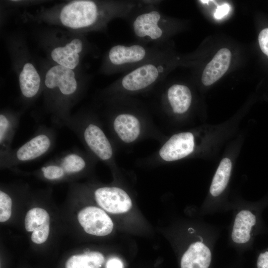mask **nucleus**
Returning a JSON list of instances; mask_svg holds the SVG:
<instances>
[{"label": "nucleus", "instance_id": "obj_15", "mask_svg": "<svg viewBox=\"0 0 268 268\" xmlns=\"http://www.w3.org/2000/svg\"><path fill=\"white\" fill-rule=\"evenodd\" d=\"M82 49V41L75 38L65 46L54 49L51 52V57L58 65L73 69L79 63V54Z\"/></svg>", "mask_w": 268, "mask_h": 268}, {"label": "nucleus", "instance_id": "obj_18", "mask_svg": "<svg viewBox=\"0 0 268 268\" xmlns=\"http://www.w3.org/2000/svg\"><path fill=\"white\" fill-rule=\"evenodd\" d=\"M104 261L103 254L92 251L71 256L66 263V268H100Z\"/></svg>", "mask_w": 268, "mask_h": 268}, {"label": "nucleus", "instance_id": "obj_11", "mask_svg": "<svg viewBox=\"0 0 268 268\" xmlns=\"http://www.w3.org/2000/svg\"><path fill=\"white\" fill-rule=\"evenodd\" d=\"M113 126L119 138L127 143L134 141L141 132L138 118L134 114L129 112L118 114L114 120Z\"/></svg>", "mask_w": 268, "mask_h": 268}, {"label": "nucleus", "instance_id": "obj_25", "mask_svg": "<svg viewBox=\"0 0 268 268\" xmlns=\"http://www.w3.org/2000/svg\"><path fill=\"white\" fill-rule=\"evenodd\" d=\"M230 9V6L228 3L220 5L216 8L214 16L216 19H221L229 13Z\"/></svg>", "mask_w": 268, "mask_h": 268}, {"label": "nucleus", "instance_id": "obj_7", "mask_svg": "<svg viewBox=\"0 0 268 268\" xmlns=\"http://www.w3.org/2000/svg\"><path fill=\"white\" fill-rule=\"evenodd\" d=\"M194 147V137L191 133L176 134L163 145L159 150V155L164 161H175L190 154Z\"/></svg>", "mask_w": 268, "mask_h": 268}, {"label": "nucleus", "instance_id": "obj_22", "mask_svg": "<svg viewBox=\"0 0 268 268\" xmlns=\"http://www.w3.org/2000/svg\"><path fill=\"white\" fill-rule=\"evenodd\" d=\"M12 200L9 196L2 190L0 191V221H7L11 214Z\"/></svg>", "mask_w": 268, "mask_h": 268}, {"label": "nucleus", "instance_id": "obj_10", "mask_svg": "<svg viewBox=\"0 0 268 268\" xmlns=\"http://www.w3.org/2000/svg\"><path fill=\"white\" fill-rule=\"evenodd\" d=\"M27 231L32 232L31 239L35 244L45 242L50 232V216L48 212L40 207H34L27 212L24 221Z\"/></svg>", "mask_w": 268, "mask_h": 268}, {"label": "nucleus", "instance_id": "obj_19", "mask_svg": "<svg viewBox=\"0 0 268 268\" xmlns=\"http://www.w3.org/2000/svg\"><path fill=\"white\" fill-rule=\"evenodd\" d=\"M18 121L3 113L0 115V145L1 157L4 158L11 151L9 146Z\"/></svg>", "mask_w": 268, "mask_h": 268}, {"label": "nucleus", "instance_id": "obj_6", "mask_svg": "<svg viewBox=\"0 0 268 268\" xmlns=\"http://www.w3.org/2000/svg\"><path fill=\"white\" fill-rule=\"evenodd\" d=\"M94 195L97 204L109 213H124L132 207L130 197L126 192L119 187H100L95 191Z\"/></svg>", "mask_w": 268, "mask_h": 268}, {"label": "nucleus", "instance_id": "obj_9", "mask_svg": "<svg viewBox=\"0 0 268 268\" xmlns=\"http://www.w3.org/2000/svg\"><path fill=\"white\" fill-rule=\"evenodd\" d=\"M45 84L50 89L58 88L61 94L65 96L73 94L77 87L72 69L59 65L52 67L47 71Z\"/></svg>", "mask_w": 268, "mask_h": 268}, {"label": "nucleus", "instance_id": "obj_2", "mask_svg": "<svg viewBox=\"0 0 268 268\" xmlns=\"http://www.w3.org/2000/svg\"><path fill=\"white\" fill-rule=\"evenodd\" d=\"M127 20L137 42L162 45L174 30V22L158 6L143 4L141 0Z\"/></svg>", "mask_w": 268, "mask_h": 268}, {"label": "nucleus", "instance_id": "obj_5", "mask_svg": "<svg viewBox=\"0 0 268 268\" xmlns=\"http://www.w3.org/2000/svg\"><path fill=\"white\" fill-rule=\"evenodd\" d=\"M77 219L87 233L97 236L110 234L114 227L113 222L106 212L95 206H89L81 209Z\"/></svg>", "mask_w": 268, "mask_h": 268}, {"label": "nucleus", "instance_id": "obj_4", "mask_svg": "<svg viewBox=\"0 0 268 268\" xmlns=\"http://www.w3.org/2000/svg\"><path fill=\"white\" fill-rule=\"evenodd\" d=\"M53 143L52 135L48 132L36 134L15 152L10 153L3 158L7 162H24L32 161L45 154L49 151Z\"/></svg>", "mask_w": 268, "mask_h": 268}, {"label": "nucleus", "instance_id": "obj_21", "mask_svg": "<svg viewBox=\"0 0 268 268\" xmlns=\"http://www.w3.org/2000/svg\"><path fill=\"white\" fill-rule=\"evenodd\" d=\"M56 162L63 170L65 175L79 173L86 166V160L77 151L66 153L55 159Z\"/></svg>", "mask_w": 268, "mask_h": 268}, {"label": "nucleus", "instance_id": "obj_12", "mask_svg": "<svg viewBox=\"0 0 268 268\" xmlns=\"http://www.w3.org/2000/svg\"><path fill=\"white\" fill-rule=\"evenodd\" d=\"M231 59V53L229 49L219 50L202 72V84L205 86L210 85L221 78L228 69Z\"/></svg>", "mask_w": 268, "mask_h": 268}, {"label": "nucleus", "instance_id": "obj_20", "mask_svg": "<svg viewBox=\"0 0 268 268\" xmlns=\"http://www.w3.org/2000/svg\"><path fill=\"white\" fill-rule=\"evenodd\" d=\"M232 162L228 158H223L213 177L209 192L213 197H217L226 188L230 176Z\"/></svg>", "mask_w": 268, "mask_h": 268}, {"label": "nucleus", "instance_id": "obj_24", "mask_svg": "<svg viewBox=\"0 0 268 268\" xmlns=\"http://www.w3.org/2000/svg\"><path fill=\"white\" fill-rule=\"evenodd\" d=\"M258 41L261 50L268 56V28L264 29L260 32Z\"/></svg>", "mask_w": 268, "mask_h": 268}, {"label": "nucleus", "instance_id": "obj_1", "mask_svg": "<svg viewBox=\"0 0 268 268\" xmlns=\"http://www.w3.org/2000/svg\"><path fill=\"white\" fill-rule=\"evenodd\" d=\"M168 50L125 72L112 86V91L131 94L149 89L165 77L173 66Z\"/></svg>", "mask_w": 268, "mask_h": 268}, {"label": "nucleus", "instance_id": "obj_28", "mask_svg": "<svg viewBox=\"0 0 268 268\" xmlns=\"http://www.w3.org/2000/svg\"><path fill=\"white\" fill-rule=\"evenodd\" d=\"M141 1L145 4L152 5L155 6H159L160 4L162 2L161 0H141Z\"/></svg>", "mask_w": 268, "mask_h": 268}, {"label": "nucleus", "instance_id": "obj_13", "mask_svg": "<svg viewBox=\"0 0 268 268\" xmlns=\"http://www.w3.org/2000/svg\"><path fill=\"white\" fill-rule=\"evenodd\" d=\"M164 99L175 114H182L190 108L192 95L187 86L174 83L166 89Z\"/></svg>", "mask_w": 268, "mask_h": 268}, {"label": "nucleus", "instance_id": "obj_16", "mask_svg": "<svg viewBox=\"0 0 268 268\" xmlns=\"http://www.w3.org/2000/svg\"><path fill=\"white\" fill-rule=\"evenodd\" d=\"M256 223V216L250 211L243 210L236 216L233 225L231 238L238 244H244L250 239L252 227Z\"/></svg>", "mask_w": 268, "mask_h": 268}, {"label": "nucleus", "instance_id": "obj_27", "mask_svg": "<svg viewBox=\"0 0 268 268\" xmlns=\"http://www.w3.org/2000/svg\"><path fill=\"white\" fill-rule=\"evenodd\" d=\"M106 268H123L122 261L117 258H112L109 259L106 265Z\"/></svg>", "mask_w": 268, "mask_h": 268}, {"label": "nucleus", "instance_id": "obj_8", "mask_svg": "<svg viewBox=\"0 0 268 268\" xmlns=\"http://www.w3.org/2000/svg\"><path fill=\"white\" fill-rule=\"evenodd\" d=\"M81 134L86 146L98 158L104 161L112 158V146L100 127L93 123L88 124L83 128Z\"/></svg>", "mask_w": 268, "mask_h": 268}, {"label": "nucleus", "instance_id": "obj_23", "mask_svg": "<svg viewBox=\"0 0 268 268\" xmlns=\"http://www.w3.org/2000/svg\"><path fill=\"white\" fill-rule=\"evenodd\" d=\"M50 162L49 164L41 168L43 176L49 180H56L62 178L65 175L62 169L54 161Z\"/></svg>", "mask_w": 268, "mask_h": 268}, {"label": "nucleus", "instance_id": "obj_26", "mask_svg": "<svg viewBox=\"0 0 268 268\" xmlns=\"http://www.w3.org/2000/svg\"><path fill=\"white\" fill-rule=\"evenodd\" d=\"M258 268H268V251L261 253L258 258Z\"/></svg>", "mask_w": 268, "mask_h": 268}, {"label": "nucleus", "instance_id": "obj_3", "mask_svg": "<svg viewBox=\"0 0 268 268\" xmlns=\"http://www.w3.org/2000/svg\"><path fill=\"white\" fill-rule=\"evenodd\" d=\"M166 50L164 44H146L137 41L129 45L117 44L108 51L104 70L108 73H125Z\"/></svg>", "mask_w": 268, "mask_h": 268}, {"label": "nucleus", "instance_id": "obj_14", "mask_svg": "<svg viewBox=\"0 0 268 268\" xmlns=\"http://www.w3.org/2000/svg\"><path fill=\"white\" fill-rule=\"evenodd\" d=\"M211 254L207 246L201 242L192 243L183 255L181 268H208Z\"/></svg>", "mask_w": 268, "mask_h": 268}, {"label": "nucleus", "instance_id": "obj_17", "mask_svg": "<svg viewBox=\"0 0 268 268\" xmlns=\"http://www.w3.org/2000/svg\"><path fill=\"white\" fill-rule=\"evenodd\" d=\"M19 86L22 95L32 98L38 93L40 86V77L34 66L29 63L24 65L19 77Z\"/></svg>", "mask_w": 268, "mask_h": 268}]
</instances>
